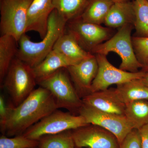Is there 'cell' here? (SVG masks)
I'll return each instance as SVG.
<instances>
[{"instance_id":"cell-1","label":"cell","mask_w":148,"mask_h":148,"mask_svg":"<svg viewBox=\"0 0 148 148\" xmlns=\"http://www.w3.org/2000/svg\"><path fill=\"white\" fill-rule=\"evenodd\" d=\"M58 108L50 92L40 86L33 90L18 106L13 107L7 121L4 133L9 136L21 135Z\"/></svg>"},{"instance_id":"cell-2","label":"cell","mask_w":148,"mask_h":148,"mask_svg":"<svg viewBox=\"0 0 148 148\" xmlns=\"http://www.w3.org/2000/svg\"><path fill=\"white\" fill-rule=\"evenodd\" d=\"M67 22L54 9L49 16L47 32L42 40L34 42L26 34L18 41L16 57L32 68L38 65L53 49L56 43L65 32Z\"/></svg>"},{"instance_id":"cell-3","label":"cell","mask_w":148,"mask_h":148,"mask_svg":"<svg viewBox=\"0 0 148 148\" xmlns=\"http://www.w3.org/2000/svg\"><path fill=\"white\" fill-rule=\"evenodd\" d=\"M134 25H125L120 28L113 36L94 47L90 51L92 54L107 56L114 52L119 56L121 63L119 69L123 71L136 73L143 66L136 57L132 42L131 33Z\"/></svg>"},{"instance_id":"cell-4","label":"cell","mask_w":148,"mask_h":148,"mask_svg":"<svg viewBox=\"0 0 148 148\" xmlns=\"http://www.w3.org/2000/svg\"><path fill=\"white\" fill-rule=\"evenodd\" d=\"M36 83L33 68L16 57L11 64L3 84L16 107L34 90Z\"/></svg>"},{"instance_id":"cell-5","label":"cell","mask_w":148,"mask_h":148,"mask_svg":"<svg viewBox=\"0 0 148 148\" xmlns=\"http://www.w3.org/2000/svg\"><path fill=\"white\" fill-rule=\"evenodd\" d=\"M89 125L80 115L56 110L40 120L23 133L27 138L39 140L46 135L59 134Z\"/></svg>"},{"instance_id":"cell-6","label":"cell","mask_w":148,"mask_h":148,"mask_svg":"<svg viewBox=\"0 0 148 148\" xmlns=\"http://www.w3.org/2000/svg\"><path fill=\"white\" fill-rule=\"evenodd\" d=\"M62 69L37 82L40 86L50 92L58 108L70 111L79 110L83 105L68 74Z\"/></svg>"},{"instance_id":"cell-7","label":"cell","mask_w":148,"mask_h":148,"mask_svg":"<svg viewBox=\"0 0 148 148\" xmlns=\"http://www.w3.org/2000/svg\"><path fill=\"white\" fill-rule=\"evenodd\" d=\"M32 0H0L1 36L9 35L18 42L26 34L27 11Z\"/></svg>"},{"instance_id":"cell-8","label":"cell","mask_w":148,"mask_h":148,"mask_svg":"<svg viewBox=\"0 0 148 148\" xmlns=\"http://www.w3.org/2000/svg\"><path fill=\"white\" fill-rule=\"evenodd\" d=\"M78 112L88 124L98 125L113 134L120 145L134 129L124 115L106 112L83 103Z\"/></svg>"},{"instance_id":"cell-9","label":"cell","mask_w":148,"mask_h":148,"mask_svg":"<svg viewBox=\"0 0 148 148\" xmlns=\"http://www.w3.org/2000/svg\"><path fill=\"white\" fill-rule=\"evenodd\" d=\"M98 62V73L92 82L90 93L106 90L113 84H122L134 79H140L145 75L143 71L136 73L125 71L113 66L106 56L95 55Z\"/></svg>"},{"instance_id":"cell-10","label":"cell","mask_w":148,"mask_h":148,"mask_svg":"<svg viewBox=\"0 0 148 148\" xmlns=\"http://www.w3.org/2000/svg\"><path fill=\"white\" fill-rule=\"evenodd\" d=\"M68 31L75 36L83 49L88 52L108 40L110 30L101 25L83 21L80 17L67 22Z\"/></svg>"},{"instance_id":"cell-11","label":"cell","mask_w":148,"mask_h":148,"mask_svg":"<svg viewBox=\"0 0 148 148\" xmlns=\"http://www.w3.org/2000/svg\"><path fill=\"white\" fill-rule=\"evenodd\" d=\"M71 134L76 147L119 148L116 136L98 125H88L73 130Z\"/></svg>"},{"instance_id":"cell-12","label":"cell","mask_w":148,"mask_h":148,"mask_svg":"<svg viewBox=\"0 0 148 148\" xmlns=\"http://www.w3.org/2000/svg\"><path fill=\"white\" fill-rule=\"evenodd\" d=\"M98 69L97 58L93 54L66 68L75 85L78 94H82L84 97L90 93L91 85L98 73Z\"/></svg>"},{"instance_id":"cell-13","label":"cell","mask_w":148,"mask_h":148,"mask_svg":"<svg viewBox=\"0 0 148 148\" xmlns=\"http://www.w3.org/2000/svg\"><path fill=\"white\" fill-rule=\"evenodd\" d=\"M54 9L52 0H32L27 11L26 33L34 31L43 38L47 33L49 16Z\"/></svg>"},{"instance_id":"cell-14","label":"cell","mask_w":148,"mask_h":148,"mask_svg":"<svg viewBox=\"0 0 148 148\" xmlns=\"http://www.w3.org/2000/svg\"><path fill=\"white\" fill-rule=\"evenodd\" d=\"M82 100L83 104L99 110L124 115L125 105L121 101L115 89L91 92L84 97Z\"/></svg>"},{"instance_id":"cell-15","label":"cell","mask_w":148,"mask_h":148,"mask_svg":"<svg viewBox=\"0 0 148 148\" xmlns=\"http://www.w3.org/2000/svg\"><path fill=\"white\" fill-rule=\"evenodd\" d=\"M135 10L133 1L116 2L106 16L104 24L111 28H120L125 25H134Z\"/></svg>"},{"instance_id":"cell-16","label":"cell","mask_w":148,"mask_h":148,"mask_svg":"<svg viewBox=\"0 0 148 148\" xmlns=\"http://www.w3.org/2000/svg\"><path fill=\"white\" fill-rule=\"evenodd\" d=\"M77 63L53 49L40 63L33 68L37 83L60 69H66Z\"/></svg>"},{"instance_id":"cell-17","label":"cell","mask_w":148,"mask_h":148,"mask_svg":"<svg viewBox=\"0 0 148 148\" xmlns=\"http://www.w3.org/2000/svg\"><path fill=\"white\" fill-rule=\"evenodd\" d=\"M53 49L58 51L77 63H79L92 54L83 49L75 36L68 31L67 33L64 32L61 35L56 43Z\"/></svg>"},{"instance_id":"cell-18","label":"cell","mask_w":148,"mask_h":148,"mask_svg":"<svg viewBox=\"0 0 148 148\" xmlns=\"http://www.w3.org/2000/svg\"><path fill=\"white\" fill-rule=\"evenodd\" d=\"M115 90L121 101L125 105L139 100L148 101V86L140 79L118 85Z\"/></svg>"},{"instance_id":"cell-19","label":"cell","mask_w":148,"mask_h":148,"mask_svg":"<svg viewBox=\"0 0 148 148\" xmlns=\"http://www.w3.org/2000/svg\"><path fill=\"white\" fill-rule=\"evenodd\" d=\"M18 42L9 35H2L0 38V82L4 79L11 64L16 57Z\"/></svg>"},{"instance_id":"cell-20","label":"cell","mask_w":148,"mask_h":148,"mask_svg":"<svg viewBox=\"0 0 148 148\" xmlns=\"http://www.w3.org/2000/svg\"><path fill=\"white\" fill-rule=\"evenodd\" d=\"M114 3L112 0H90L80 17L85 22L101 25Z\"/></svg>"},{"instance_id":"cell-21","label":"cell","mask_w":148,"mask_h":148,"mask_svg":"<svg viewBox=\"0 0 148 148\" xmlns=\"http://www.w3.org/2000/svg\"><path fill=\"white\" fill-rule=\"evenodd\" d=\"M124 115L133 129L148 124V101L139 100L125 104Z\"/></svg>"},{"instance_id":"cell-22","label":"cell","mask_w":148,"mask_h":148,"mask_svg":"<svg viewBox=\"0 0 148 148\" xmlns=\"http://www.w3.org/2000/svg\"><path fill=\"white\" fill-rule=\"evenodd\" d=\"M90 0H52L54 9L66 22L79 17Z\"/></svg>"},{"instance_id":"cell-23","label":"cell","mask_w":148,"mask_h":148,"mask_svg":"<svg viewBox=\"0 0 148 148\" xmlns=\"http://www.w3.org/2000/svg\"><path fill=\"white\" fill-rule=\"evenodd\" d=\"M136 36L148 37V1L134 0Z\"/></svg>"},{"instance_id":"cell-24","label":"cell","mask_w":148,"mask_h":148,"mask_svg":"<svg viewBox=\"0 0 148 148\" xmlns=\"http://www.w3.org/2000/svg\"><path fill=\"white\" fill-rule=\"evenodd\" d=\"M39 148H75L71 132L66 131L55 135H46L39 140Z\"/></svg>"},{"instance_id":"cell-25","label":"cell","mask_w":148,"mask_h":148,"mask_svg":"<svg viewBox=\"0 0 148 148\" xmlns=\"http://www.w3.org/2000/svg\"><path fill=\"white\" fill-rule=\"evenodd\" d=\"M39 140H32L23 134L14 138L2 135L0 138V148H34L39 145Z\"/></svg>"},{"instance_id":"cell-26","label":"cell","mask_w":148,"mask_h":148,"mask_svg":"<svg viewBox=\"0 0 148 148\" xmlns=\"http://www.w3.org/2000/svg\"><path fill=\"white\" fill-rule=\"evenodd\" d=\"M132 42L136 57L143 68L148 65V37H132Z\"/></svg>"},{"instance_id":"cell-27","label":"cell","mask_w":148,"mask_h":148,"mask_svg":"<svg viewBox=\"0 0 148 148\" xmlns=\"http://www.w3.org/2000/svg\"><path fill=\"white\" fill-rule=\"evenodd\" d=\"M119 148H142L139 130H132L121 143Z\"/></svg>"},{"instance_id":"cell-28","label":"cell","mask_w":148,"mask_h":148,"mask_svg":"<svg viewBox=\"0 0 148 148\" xmlns=\"http://www.w3.org/2000/svg\"><path fill=\"white\" fill-rule=\"evenodd\" d=\"M14 105H8L6 103L4 98L2 95L0 96V126L1 131L4 133L7 121Z\"/></svg>"},{"instance_id":"cell-29","label":"cell","mask_w":148,"mask_h":148,"mask_svg":"<svg viewBox=\"0 0 148 148\" xmlns=\"http://www.w3.org/2000/svg\"><path fill=\"white\" fill-rule=\"evenodd\" d=\"M138 130L141 138L142 148H148V124Z\"/></svg>"},{"instance_id":"cell-30","label":"cell","mask_w":148,"mask_h":148,"mask_svg":"<svg viewBox=\"0 0 148 148\" xmlns=\"http://www.w3.org/2000/svg\"><path fill=\"white\" fill-rule=\"evenodd\" d=\"M140 79L143 84L148 86V73H146L145 75Z\"/></svg>"},{"instance_id":"cell-31","label":"cell","mask_w":148,"mask_h":148,"mask_svg":"<svg viewBox=\"0 0 148 148\" xmlns=\"http://www.w3.org/2000/svg\"><path fill=\"white\" fill-rule=\"evenodd\" d=\"M114 3L116 2H124L128 1L129 0H112Z\"/></svg>"},{"instance_id":"cell-32","label":"cell","mask_w":148,"mask_h":148,"mask_svg":"<svg viewBox=\"0 0 148 148\" xmlns=\"http://www.w3.org/2000/svg\"><path fill=\"white\" fill-rule=\"evenodd\" d=\"M143 70L142 71H143L145 73H148V65L147 66H145V67H143Z\"/></svg>"},{"instance_id":"cell-33","label":"cell","mask_w":148,"mask_h":148,"mask_svg":"<svg viewBox=\"0 0 148 148\" xmlns=\"http://www.w3.org/2000/svg\"></svg>"},{"instance_id":"cell-34","label":"cell","mask_w":148,"mask_h":148,"mask_svg":"<svg viewBox=\"0 0 148 148\" xmlns=\"http://www.w3.org/2000/svg\"></svg>"},{"instance_id":"cell-35","label":"cell","mask_w":148,"mask_h":148,"mask_svg":"<svg viewBox=\"0 0 148 148\" xmlns=\"http://www.w3.org/2000/svg\"></svg>"}]
</instances>
